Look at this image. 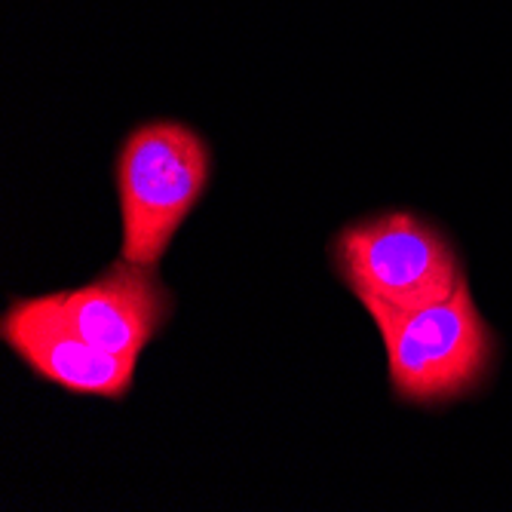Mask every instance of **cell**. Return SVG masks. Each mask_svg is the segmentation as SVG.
Masks as SVG:
<instances>
[{
	"mask_svg": "<svg viewBox=\"0 0 512 512\" xmlns=\"http://www.w3.org/2000/svg\"><path fill=\"white\" fill-rule=\"evenodd\" d=\"M56 313L89 344L138 362L175 316V295L160 270L114 258L96 279L46 292Z\"/></svg>",
	"mask_w": 512,
	"mask_h": 512,
	"instance_id": "obj_5",
	"label": "cell"
},
{
	"mask_svg": "<svg viewBox=\"0 0 512 512\" xmlns=\"http://www.w3.org/2000/svg\"><path fill=\"white\" fill-rule=\"evenodd\" d=\"M329 264L362 307L417 310L445 301L467 279L454 240L411 209H378L344 224L329 240Z\"/></svg>",
	"mask_w": 512,
	"mask_h": 512,
	"instance_id": "obj_3",
	"label": "cell"
},
{
	"mask_svg": "<svg viewBox=\"0 0 512 512\" xmlns=\"http://www.w3.org/2000/svg\"><path fill=\"white\" fill-rule=\"evenodd\" d=\"M0 341L34 378L71 396L123 402L135 387L138 362L89 344L46 295L10 298L0 316Z\"/></svg>",
	"mask_w": 512,
	"mask_h": 512,
	"instance_id": "obj_4",
	"label": "cell"
},
{
	"mask_svg": "<svg viewBox=\"0 0 512 512\" xmlns=\"http://www.w3.org/2000/svg\"><path fill=\"white\" fill-rule=\"evenodd\" d=\"M384 341L390 393L408 408H448L485 387L494 368L497 341L479 313L470 283L445 301L393 310L381 304L362 307Z\"/></svg>",
	"mask_w": 512,
	"mask_h": 512,
	"instance_id": "obj_2",
	"label": "cell"
},
{
	"mask_svg": "<svg viewBox=\"0 0 512 512\" xmlns=\"http://www.w3.org/2000/svg\"><path fill=\"white\" fill-rule=\"evenodd\" d=\"M215 175L209 138L181 120L132 126L114 157L120 203V258L160 270L178 230L206 197Z\"/></svg>",
	"mask_w": 512,
	"mask_h": 512,
	"instance_id": "obj_1",
	"label": "cell"
}]
</instances>
